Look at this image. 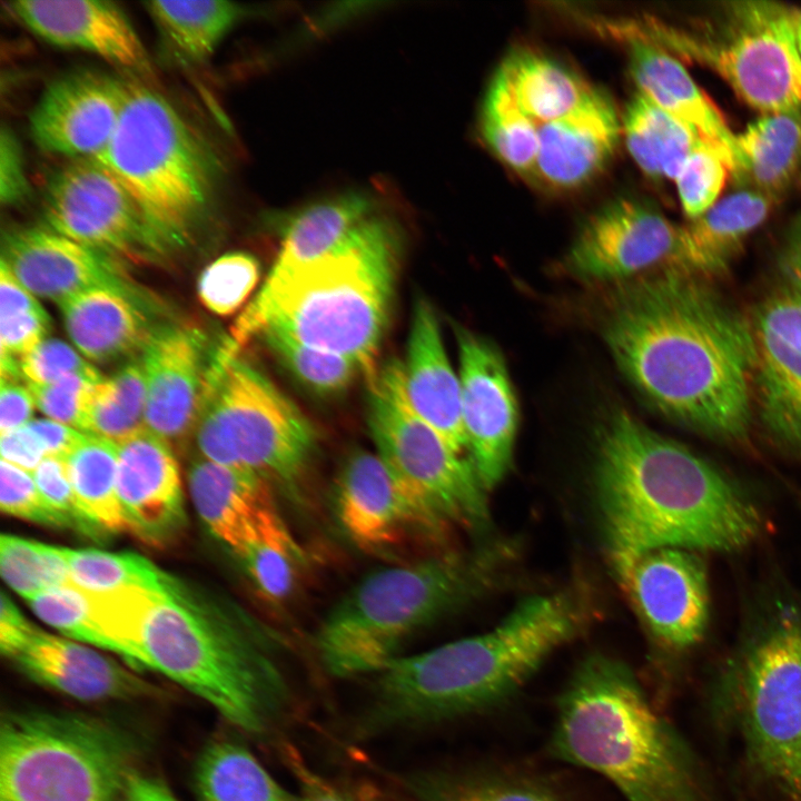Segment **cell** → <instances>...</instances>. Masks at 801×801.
I'll use <instances>...</instances> for the list:
<instances>
[{"label": "cell", "mask_w": 801, "mask_h": 801, "mask_svg": "<svg viewBox=\"0 0 801 801\" xmlns=\"http://www.w3.org/2000/svg\"><path fill=\"white\" fill-rule=\"evenodd\" d=\"M750 323L761 419L774 439L801 452V295L783 284Z\"/></svg>", "instance_id": "ac0fdd59"}, {"label": "cell", "mask_w": 801, "mask_h": 801, "mask_svg": "<svg viewBox=\"0 0 801 801\" xmlns=\"http://www.w3.org/2000/svg\"><path fill=\"white\" fill-rule=\"evenodd\" d=\"M619 135L615 108L595 90L573 112L540 126V148L532 176L554 189L582 186L611 158Z\"/></svg>", "instance_id": "484cf974"}, {"label": "cell", "mask_w": 801, "mask_h": 801, "mask_svg": "<svg viewBox=\"0 0 801 801\" xmlns=\"http://www.w3.org/2000/svg\"><path fill=\"white\" fill-rule=\"evenodd\" d=\"M368 427L377 455L442 536L449 528H483L486 487L462 456L413 409L403 362L389 359L367 379Z\"/></svg>", "instance_id": "30bf717a"}, {"label": "cell", "mask_w": 801, "mask_h": 801, "mask_svg": "<svg viewBox=\"0 0 801 801\" xmlns=\"http://www.w3.org/2000/svg\"><path fill=\"white\" fill-rule=\"evenodd\" d=\"M279 644L278 635L265 627H246L204 611L172 580L154 592L136 665L198 695L238 730L267 736L293 708Z\"/></svg>", "instance_id": "8992f818"}, {"label": "cell", "mask_w": 801, "mask_h": 801, "mask_svg": "<svg viewBox=\"0 0 801 801\" xmlns=\"http://www.w3.org/2000/svg\"><path fill=\"white\" fill-rule=\"evenodd\" d=\"M58 305L70 339L86 358L96 363L142 353L157 329L135 290L98 287Z\"/></svg>", "instance_id": "83f0119b"}, {"label": "cell", "mask_w": 801, "mask_h": 801, "mask_svg": "<svg viewBox=\"0 0 801 801\" xmlns=\"http://www.w3.org/2000/svg\"><path fill=\"white\" fill-rule=\"evenodd\" d=\"M257 258L245 251L227 253L210 263L197 285L201 304L218 316L234 314L247 299L259 278Z\"/></svg>", "instance_id": "bcb514c9"}, {"label": "cell", "mask_w": 801, "mask_h": 801, "mask_svg": "<svg viewBox=\"0 0 801 801\" xmlns=\"http://www.w3.org/2000/svg\"><path fill=\"white\" fill-rule=\"evenodd\" d=\"M14 14L37 36L93 53L128 71L150 72L141 40L123 11L100 0H20Z\"/></svg>", "instance_id": "cb8c5ba5"}, {"label": "cell", "mask_w": 801, "mask_h": 801, "mask_svg": "<svg viewBox=\"0 0 801 801\" xmlns=\"http://www.w3.org/2000/svg\"><path fill=\"white\" fill-rule=\"evenodd\" d=\"M238 557L259 592L274 602L291 593L305 563L303 548L275 506L265 512L255 538Z\"/></svg>", "instance_id": "b9f144b4"}, {"label": "cell", "mask_w": 801, "mask_h": 801, "mask_svg": "<svg viewBox=\"0 0 801 801\" xmlns=\"http://www.w3.org/2000/svg\"><path fill=\"white\" fill-rule=\"evenodd\" d=\"M144 6L170 44L191 60L210 56L243 11L225 0H158Z\"/></svg>", "instance_id": "f35d334b"}, {"label": "cell", "mask_w": 801, "mask_h": 801, "mask_svg": "<svg viewBox=\"0 0 801 801\" xmlns=\"http://www.w3.org/2000/svg\"><path fill=\"white\" fill-rule=\"evenodd\" d=\"M191 500L207 528L237 556L256 536L267 510L275 506L269 483L249 471H237L201 456L188 472Z\"/></svg>", "instance_id": "f1b7e54d"}, {"label": "cell", "mask_w": 801, "mask_h": 801, "mask_svg": "<svg viewBox=\"0 0 801 801\" xmlns=\"http://www.w3.org/2000/svg\"><path fill=\"white\" fill-rule=\"evenodd\" d=\"M0 568L7 584L27 601L70 582L60 547L16 535H1Z\"/></svg>", "instance_id": "f6af8a7d"}, {"label": "cell", "mask_w": 801, "mask_h": 801, "mask_svg": "<svg viewBox=\"0 0 801 801\" xmlns=\"http://www.w3.org/2000/svg\"><path fill=\"white\" fill-rule=\"evenodd\" d=\"M630 71L639 92L688 125L703 141L736 164L735 135L685 68L664 49L632 41Z\"/></svg>", "instance_id": "4dcf8cb0"}, {"label": "cell", "mask_w": 801, "mask_h": 801, "mask_svg": "<svg viewBox=\"0 0 801 801\" xmlns=\"http://www.w3.org/2000/svg\"><path fill=\"white\" fill-rule=\"evenodd\" d=\"M32 475L41 495L61 517L66 527L91 538L106 535L79 508L65 459L46 457Z\"/></svg>", "instance_id": "816d5d0a"}, {"label": "cell", "mask_w": 801, "mask_h": 801, "mask_svg": "<svg viewBox=\"0 0 801 801\" xmlns=\"http://www.w3.org/2000/svg\"><path fill=\"white\" fill-rule=\"evenodd\" d=\"M548 752L606 779L625 801H700L693 764L624 662L583 659L555 703Z\"/></svg>", "instance_id": "5b68a950"}, {"label": "cell", "mask_w": 801, "mask_h": 801, "mask_svg": "<svg viewBox=\"0 0 801 801\" xmlns=\"http://www.w3.org/2000/svg\"><path fill=\"white\" fill-rule=\"evenodd\" d=\"M92 159L130 195L162 255L191 240L212 201L217 162L164 96L127 81L117 127Z\"/></svg>", "instance_id": "ba28073f"}, {"label": "cell", "mask_w": 801, "mask_h": 801, "mask_svg": "<svg viewBox=\"0 0 801 801\" xmlns=\"http://www.w3.org/2000/svg\"><path fill=\"white\" fill-rule=\"evenodd\" d=\"M792 8L768 1L730 3L715 36L650 24L649 43L700 62L725 80L749 106L764 113L801 108V55Z\"/></svg>", "instance_id": "7c38bea8"}, {"label": "cell", "mask_w": 801, "mask_h": 801, "mask_svg": "<svg viewBox=\"0 0 801 801\" xmlns=\"http://www.w3.org/2000/svg\"><path fill=\"white\" fill-rule=\"evenodd\" d=\"M784 283L801 295V219L793 227L781 256Z\"/></svg>", "instance_id": "be15d7a7"}, {"label": "cell", "mask_w": 801, "mask_h": 801, "mask_svg": "<svg viewBox=\"0 0 801 801\" xmlns=\"http://www.w3.org/2000/svg\"><path fill=\"white\" fill-rule=\"evenodd\" d=\"M60 550L69 570L70 582L88 592L101 593L126 586L161 589L172 580L136 553L93 548Z\"/></svg>", "instance_id": "7bdbcfd3"}, {"label": "cell", "mask_w": 801, "mask_h": 801, "mask_svg": "<svg viewBox=\"0 0 801 801\" xmlns=\"http://www.w3.org/2000/svg\"><path fill=\"white\" fill-rule=\"evenodd\" d=\"M0 507L8 515L38 524L66 527L41 495L33 475L9 462H0Z\"/></svg>", "instance_id": "f907efd6"}, {"label": "cell", "mask_w": 801, "mask_h": 801, "mask_svg": "<svg viewBox=\"0 0 801 801\" xmlns=\"http://www.w3.org/2000/svg\"><path fill=\"white\" fill-rule=\"evenodd\" d=\"M20 144L13 131L3 126L0 135V199L17 205L29 191Z\"/></svg>", "instance_id": "9f6ffc18"}, {"label": "cell", "mask_w": 801, "mask_h": 801, "mask_svg": "<svg viewBox=\"0 0 801 801\" xmlns=\"http://www.w3.org/2000/svg\"><path fill=\"white\" fill-rule=\"evenodd\" d=\"M524 112L538 126L567 116L595 91L558 62L518 52L498 70Z\"/></svg>", "instance_id": "d590c367"}, {"label": "cell", "mask_w": 801, "mask_h": 801, "mask_svg": "<svg viewBox=\"0 0 801 801\" xmlns=\"http://www.w3.org/2000/svg\"><path fill=\"white\" fill-rule=\"evenodd\" d=\"M682 227L636 199L622 198L591 216L565 257L568 271L585 280L607 281L675 268Z\"/></svg>", "instance_id": "2e32d148"}, {"label": "cell", "mask_w": 801, "mask_h": 801, "mask_svg": "<svg viewBox=\"0 0 801 801\" xmlns=\"http://www.w3.org/2000/svg\"><path fill=\"white\" fill-rule=\"evenodd\" d=\"M773 197L743 188L716 201L682 227L676 268L694 275L725 269L748 235L770 212Z\"/></svg>", "instance_id": "1f68e13d"}, {"label": "cell", "mask_w": 801, "mask_h": 801, "mask_svg": "<svg viewBox=\"0 0 801 801\" xmlns=\"http://www.w3.org/2000/svg\"><path fill=\"white\" fill-rule=\"evenodd\" d=\"M134 745L97 719L56 712L3 714L0 801H119Z\"/></svg>", "instance_id": "9c48e42d"}, {"label": "cell", "mask_w": 801, "mask_h": 801, "mask_svg": "<svg viewBox=\"0 0 801 801\" xmlns=\"http://www.w3.org/2000/svg\"><path fill=\"white\" fill-rule=\"evenodd\" d=\"M490 558L443 553L369 573L319 624L313 644L322 668L338 679L377 674L409 637L484 587Z\"/></svg>", "instance_id": "52a82bcc"}, {"label": "cell", "mask_w": 801, "mask_h": 801, "mask_svg": "<svg viewBox=\"0 0 801 801\" xmlns=\"http://www.w3.org/2000/svg\"><path fill=\"white\" fill-rule=\"evenodd\" d=\"M20 369L27 384L33 385L51 384L72 374H99L71 346L57 338H46L21 357Z\"/></svg>", "instance_id": "f5cc1de1"}, {"label": "cell", "mask_w": 801, "mask_h": 801, "mask_svg": "<svg viewBox=\"0 0 801 801\" xmlns=\"http://www.w3.org/2000/svg\"><path fill=\"white\" fill-rule=\"evenodd\" d=\"M36 406L28 386L18 382L1 380L0 388V431L10 432L28 425Z\"/></svg>", "instance_id": "680465c9"}, {"label": "cell", "mask_w": 801, "mask_h": 801, "mask_svg": "<svg viewBox=\"0 0 801 801\" xmlns=\"http://www.w3.org/2000/svg\"><path fill=\"white\" fill-rule=\"evenodd\" d=\"M404 785L409 801H574L551 775L506 763L419 770Z\"/></svg>", "instance_id": "f546056e"}, {"label": "cell", "mask_w": 801, "mask_h": 801, "mask_svg": "<svg viewBox=\"0 0 801 801\" xmlns=\"http://www.w3.org/2000/svg\"><path fill=\"white\" fill-rule=\"evenodd\" d=\"M482 132L504 164L521 175H533L540 148V126L521 108L500 71L485 96Z\"/></svg>", "instance_id": "60d3db41"}, {"label": "cell", "mask_w": 801, "mask_h": 801, "mask_svg": "<svg viewBox=\"0 0 801 801\" xmlns=\"http://www.w3.org/2000/svg\"><path fill=\"white\" fill-rule=\"evenodd\" d=\"M199 801H298L244 744L230 739L210 742L195 769Z\"/></svg>", "instance_id": "e575fe53"}, {"label": "cell", "mask_w": 801, "mask_h": 801, "mask_svg": "<svg viewBox=\"0 0 801 801\" xmlns=\"http://www.w3.org/2000/svg\"><path fill=\"white\" fill-rule=\"evenodd\" d=\"M791 18L795 43L801 55V9L792 8Z\"/></svg>", "instance_id": "e7e4bbea"}, {"label": "cell", "mask_w": 801, "mask_h": 801, "mask_svg": "<svg viewBox=\"0 0 801 801\" xmlns=\"http://www.w3.org/2000/svg\"><path fill=\"white\" fill-rule=\"evenodd\" d=\"M127 81L95 71L69 73L43 91L30 131L43 150L95 158L109 142L125 102Z\"/></svg>", "instance_id": "ffe728a7"}, {"label": "cell", "mask_w": 801, "mask_h": 801, "mask_svg": "<svg viewBox=\"0 0 801 801\" xmlns=\"http://www.w3.org/2000/svg\"><path fill=\"white\" fill-rule=\"evenodd\" d=\"M280 748V754L296 781L298 801H367L310 768L291 745L281 743Z\"/></svg>", "instance_id": "11a10c76"}, {"label": "cell", "mask_w": 801, "mask_h": 801, "mask_svg": "<svg viewBox=\"0 0 801 801\" xmlns=\"http://www.w3.org/2000/svg\"><path fill=\"white\" fill-rule=\"evenodd\" d=\"M623 126L630 155L652 178L674 180L702 141L688 125L640 92L627 105Z\"/></svg>", "instance_id": "8d00e7d4"}, {"label": "cell", "mask_w": 801, "mask_h": 801, "mask_svg": "<svg viewBox=\"0 0 801 801\" xmlns=\"http://www.w3.org/2000/svg\"><path fill=\"white\" fill-rule=\"evenodd\" d=\"M205 400L247 469L298 493L317 448V434L291 399L257 367L220 345Z\"/></svg>", "instance_id": "4fadbf2b"}, {"label": "cell", "mask_w": 801, "mask_h": 801, "mask_svg": "<svg viewBox=\"0 0 801 801\" xmlns=\"http://www.w3.org/2000/svg\"><path fill=\"white\" fill-rule=\"evenodd\" d=\"M42 207L48 228L113 259L162 255L130 195L92 158L58 170Z\"/></svg>", "instance_id": "5bb4252c"}, {"label": "cell", "mask_w": 801, "mask_h": 801, "mask_svg": "<svg viewBox=\"0 0 801 801\" xmlns=\"http://www.w3.org/2000/svg\"><path fill=\"white\" fill-rule=\"evenodd\" d=\"M1 459L33 473L47 457L39 436L28 426L1 433Z\"/></svg>", "instance_id": "6f0895ef"}, {"label": "cell", "mask_w": 801, "mask_h": 801, "mask_svg": "<svg viewBox=\"0 0 801 801\" xmlns=\"http://www.w3.org/2000/svg\"><path fill=\"white\" fill-rule=\"evenodd\" d=\"M117 492L129 532L149 544L169 543L186 525L171 446L148 428L117 443Z\"/></svg>", "instance_id": "7402d4cb"}, {"label": "cell", "mask_w": 801, "mask_h": 801, "mask_svg": "<svg viewBox=\"0 0 801 801\" xmlns=\"http://www.w3.org/2000/svg\"><path fill=\"white\" fill-rule=\"evenodd\" d=\"M403 370L413 409L462 454L467 441L462 422L459 376L447 357L436 313L424 298L414 305Z\"/></svg>", "instance_id": "4316f807"}, {"label": "cell", "mask_w": 801, "mask_h": 801, "mask_svg": "<svg viewBox=\"0 0 801 801\" xmlns=\"http://www.w3.org/2000/svg\"><path fill=\"white\" fill-rule=\"evenodd\" d=\"M602 333L626 379L666 418L720 441L748 435L751 323L696 275L670 267L623 286Z\"/></svg>", "instance_id": "6da1fadb"}, {"label": "cell", "mask_w": 801, "mask_h": 801, "mask_svg": "<svg viewBox=\"0 0 801 801\" xmlns=\"http://www.w3.org/2000/svg\"><path fill=\"white\" fill-rule=\"evenodd\" d=\"M276 359L305 388L330 396L346 390L360 367L352 359L307 346L286 335L265 330L260 334Z\"/></svg>", "instance_id": "ee69618b"}, {"label": "cell", "mask_w": 801, "mask_h": 801, "mask_svg": "<svg viewBox=\"0 0 801 801\" xmlns=\"http://www.w3.org/2000/svg\"><path fill=\"white\" fill-rule=\"evenodd\" d=\"M593 491L612 564L660 547L738 551L762 526L751 498L716 466L625 409L599 429Z\"/></svg>", "instance_id": "7a4b0ae2"}, {"label": "cell", "mask_w": 801, "mask_h": 801, "mask_svg": "<svg viewBox=\"0 0 801 801\" xmlns=\"http://www.w3.org/2000/svg\"><path fill=\"white\" fill-rule=\"evenodd\" d=\"M147 380L142 358H135L90 394L80 432L119 443L146 428Z\"/></svg>", "instance_id": "ab89813d"}, {"label": "cell", "mask_w": 801, "mask_h": 801, "mask_svg": "<svg viewBox=\"0 0 801 801\" xmlns=\"http://www.w3.org/2000/svg\"><path fill=\"white\" fill-rule=\"evenodd\" d=\"M612 565L636 614L661 647L684 651L703 639L710 594L706 568L695 551L660 547Z\"/></svg>", "instance_id": "9a60e30c"}, {"label": "cell", "mask_w": 801, "mask_h": 801, "mask_svg": "<svg viewBox=\"0 0 801 801\" xmlns=\"http://www.w3.org/2000/svg\"><path fill=\"white\" fill-rule=\"evenodd\" d=\"M589 619L575 591L535 594L487 632L399 656L373 675L354 739L424 730L500 709Z\"/></svg>", "instance_id": "3957f363"}, {"label": "cell", "mask_w": 801, "mask_h": 801, "mask_svg": "<svg viewBox=\"0 0 801 801\" xmlns=\"http://www.w3.org/2000/svg\"><path fill=\"white\" fill-rule=\"evenodd\" d=\"M50 328L43 307L0 315V352L20 360L46 339Z\"/></svg>", "instance_id": "db71d44e"}, {"label": "cell", "mask_w": 801, "mask_h": 801, "mask_svg": "<svg viewBox=\"0 0 801 801\" xmlns=\"http://www.w3.org/2000/svg\"><path fill=\"white\" fill-rule=\"evenodd\" d=\"M217 347L200 328L177 324L156 329L141 358L147 380L146 428L170 446L195 432Z\"/></svg>", "instance_id": "d6986e66"}, {"label": "cell", "mask_w": 801, "mask_h": 801, "mask_svg": "<svg viewBox=\"0 0 801 801\" xmlns=\"http://www.w3.org/2000/svg\"><path fill=\"white\" fill-rule=\"evenodd\" d=\"M28 426L41 439L47 457L65 459L85 435L69 425L49 418L32 419Z\"/></svg>", "instance_id": "91938a15"}, {"label": "cell", "mask_w": 801, "mask_h": 801, "mask_svg": "<svg viewBox=\"0 0 801 801\" xmlns=\"http://www.w3.org/2000/svg\"><path fill=\"white\" fill-rule=\"evenodd\" d=\"M65 462L82 513L106 534L129 532L117 492V443L85 434Z\"/></svg>", "instance_id": "74e56055"}, {"label": "cell", "mask_w": 801, "mask_h": 801, "mask_svg": "<svg viewBox=\"0 0 801 801\" xmlns=\"http://www.w3.org/2000/svg\"><path fill=\"white\" fill-rule=\"evenodd\" d=\"M34 627L22 615L16 604L2 593L0 612V649L2 654L8 657Z\"/></svg>", "instance_id": "94428289"}, {"label": "cell", "mask_w": 801, "mask_h": 801, "mask_svg": "<svg viewBox=\"0 0 801 801\" xmlns=\"http://www.w3.org/2000/svg\"><path fill=\"white\" fill-rule=\"evenodd\" d=\"M462 422L472 461L487 491L508 472L518 426L513 385L498 349L456 327Z\"/></svg>", "instance_id": "e0dca14e"}, {"label": "cell", "mask_w": 801, "mask_h": 801, "mask_svg": "<svg viewBox=\"0 0 801 801\" xmlns=\"http://www.w3.org/2000/svg\"><path fill=\"white\" fill-rule=\"evenodd\" d=\"M335 501L342 528L364 550L395 546L414 532L441 536L377 454L356 451L347 457Z\"/></svg>", "instance_id": "44dd1931"}, {"label": "cell", "mask_w": 801, "mask_h": 801, "mask_svg": "<svg viewBox=\"0 0 801 801\" xmlns=\"http://www.w3.org/2000/svg\"><path fill=\"white\" fill-rule=\"evenodd\" d=\"M374 204L353 192L312 204L283 222L281 245L263 287H271L296 268L336 246L354 227L374 214Z\"/></svg>", "instance_id": "d6a6232c"}, {"label": "cell", "mask_w": 801, "mask_h": 801, "mask_svg": "<svg viewBox=\"0 0 801 801\" xmlns=\"http://www.w3.org/2000/svg\"><path fill=\"white\" fill-rule=\"evenodd\" d=\"M732 169L730 158L719 148L702 140L693 149L674 179L690 218L701 216L718 201Z\"/></svg>", "instance_id": "7dc6e473"}, {"label": "cell", "mask_w": 801, "mask_h": 801, "mask_svg": "<svg viewBox=\"0 0 801 801\" xmlns=\"http://www.w3.org/2000/svg\"><path fill=\"white\" fill-rule=\"evenodd\" d=\"M8 659L34 682L80 701L151 694L149 683L116 661L37 626Z\"/></svg>", "instance_id": "d4e9b609"}, {"label": "cell", "mask_w": 801, "mask_h": 801, "mask_svg": "<svg viewBox=\"0 0 801 801\" xmlns=\"http://www.w3.org/2000/svg\"><path fill=\"white\" fill-rule=\"evenodd\" d=\"M32 611L47 624L70 639L99 646L90 615L87 591L69 582L28 600Z\"/></svg>", "instance_id": "c3c4849f"}, {"label": "cell", "mask_w": 801, "mask_h": 801, "mask_svg": "<svg viewBox=\"0 0 801 801\" xmlns=\"http://www.w3.org/2000/svg\"><path fill=\"white\" fill-rule=\"evenodd\" d=\"M1 261L36 297L57 304L98 287L135 290L122 279L113 258L48 227L8 233Z\"/></svg>", "instance_id": "603a6c76"}, {"label": "cell", "mask_w": 801, "mask_h": 801, "mask_svg": "<svg viewBox=\"0 0 801 801\" xmlns=\"http://www.w3.org/2000/svg\"><path fill=\"white\" fill-rule=\"evenodd\" d=\"M735 144L736 181L773 197L801 166V111L765 113L735 135Z\"/></svg>", "instance_id": "836d02e7"}, {"label": "cell", "mask_w": 801, "mask_h": 801, "mask_svg": "<svg viewBox=\"0 0 801 801\" xmlns=\"http://www.w3.org/2000/svg\"><path fill=\"white\" fill-rule=\"evenodd\" d=\"M399 249L392 222L372 214L330 250L261 287L227 343L239 353L250 338L271 330L354 360L367 380L378 368Z\"/></svg>", "instance_id": "277c9868"}, {"label": "cell", "mask_w": 801, "mask_h": 801, "mask_svg": "<svg viewBox=\"0 0 801 801\" xmlns=\"http://www.w3.org/2000/svg\"><path fill=\"white\" fill-rule=\"evenodd\" d=\"M731 696L756 768L801 801V615L784 611L741 655Z\"/></svg>", "instance_id": "8fae6325"}, {"label": "cell", "mask_w": 801, "mask_h": 801, "mask_svg": "<svg viewBox=\"0 0 801 801\" xmlns=\"http://www.w3.org/2000/svg\"><path fill=\"white\" fill-rule=\"evenodd\" d=\"M125 801H180L159 779L131 772L128 778Z\"/></svg>", "instance_id": "6125c7cd"}, {"label": "cell", "mask_w": 801, "mask_h": 801, "mask_svg": "<svg viewBox=\"0 0 801 801\" xmlns=\"http://www.w3.org/2000/svg\"><path fill=\"white\" fill-rule=\"evenodd\" d=\"M100 374L68 375L44 385L27 384L36 406L49 418L80 431L90 394Z\"/></svg>", "instance_id": "681fc988"}]
</instances>
